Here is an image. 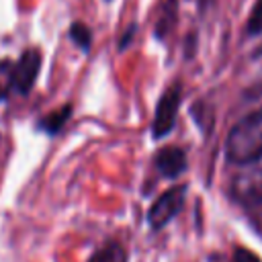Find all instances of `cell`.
I'll use <instances>...</instances> for the list:
<instances>
[{
	"mask_svg": "<svg viewBox=\"0 0 262 262\" xmlns=\"http://www.w3.org/2000/svg\"><path fill=\"white\" fill-rule=\"evenodd\" d=\"M262 154V106L235 123L225 141V156L231 164H244Z\"/></svg>",
	"mask_w": 262,
	"mask_h": 262,
	"instance_id": "cell-1",
	"label": "cell"
},
{
	"mask_svg": "<svg viewBox=\"0 0 262 262\" xmlns=\"http://www.w3.org/2000/svg\"><path fill=\"white\" fill-rule=\"evenodd\" d=\"M239 166L242 170L237 172L231 184L233 196L246 205L262 203V154Z\"/></svg>",
	"mask_w": 262,
	"mask_h": 262,
	"instance_id": "cell-2",
	"label": "cell"
},
{
	"mask_svg": "<svg viewBox=\"0 0 262 262\" xmlns=\"http://www.w3.org/2000/svg\"><path fill=\"white\" fill-rule=\"evenodd\" d=\"M180 98H182L180 84H172L160 96L158 106H156V115H154V123H151V135L156 139H162L172 131V127L176 123V117H178Z\"/></svg>",
	"mask_w": 262,
	"mask_h": 262,
	"instance_id": "cell-3",
	"label": "cell"
},
{
	"mask_svg": "<svg viewBox=\"0 0 262 262\" xmlns=\"http://www.w3.org/2000/svg\"><path fill=\"white\" fill-rule=\"evenodd\" d=\"M184 194H186V186L178 184L168 188L166 192H162L149 207L147 211V223L151 229H160L164 227L170 219H174L178 215V211L184 205Z\"/></svg>",
	"mask_w": 262,
	"mask_h": 262,
	"instance_id": "cell-4",
	"label": "cell"
},
{
	"mask_svg": "<svg viewBox=\"0 0 262 262\" xmlns=\"http://www.w3.org/2000/svg\"><path fill=\"white\" fill-rule=\"evenodd\" d=\"M39 68H41V53L37 49H27L20 55V59L14 63L12 90H16L18 94H29L33 84H35V80H37Z\"/></svg>",
	"mask_w": 262,
	"mask_h": 262,
	"instance_id": "cell-5",
	"label": "cell"
},
{
	"mask_svg": "<svg viewBox=\"0 0 262 262\" xmlns=\"http://www.w3.org/2000/svg\"><path fill=\"white\" fill-rule=\"evenodd\" d=\"M156 168L166 178H176L186 170V154L180 147H164L156 156Z\"/></svg>",
	"mask_w": 262,
	"mask_h": 262,
	"instance_id": "cell-6",
	"label": "cell"
},
{
	"mask_svg": "<svg viewBox=\"0 0 262 262\" xmlns=\"http://www.w3.org/2000/svg\"><path fill=\"white\" fill-rule=\"evenodd\" d=\"M88 262H127V250L119 242H108L96 250Z\"/></svg>",
	"mask_w": 262,
	"mask_h": 262,
	"instance_id": "cell-7",
	"label": "cell"
},
{
	"mask_svg": "<svg viewBox=\"0 0 262 262\" xmlns=\"http://www.w3.org/2000/svg\"><path fill=\"white\" fill-rule=\"evenodd\" d=\"M176 14H178V0H166L162 12H160V18L156 23V35L158 37H164L176 23Z\"/></svg>",
	"mask_w": 262,
	"mask_h": 262,
	"instance_id": "cell-8",
	"label": "cell"
},
{
	"mask_svg": "<svg viewBox=\"0 0 262 262\" xmlns=\"http://www.w3.org/2000/svg\"><path fill=\"white\" fill-rule=\"evenodd\" d=\"M70 106H63V108H59V111H53V113H49L43 121H41V127L47 131V133H57L61 127H63V123L68 121V117H70Z\"/></svg>",
	"mask_w": 262,
	"mask_h": 262,
	"instance_id": "cell-9",
	"label": "cell"
},
{
	"mask_svg": "<svg viewBox=\"0 0 262 262\" xmlns=\"http://www.w3.org/2000/svg\"><path fill=\"white\" fill-rule=\"evenodd\" d=\"M70 37L74 39V43H76L80 49H84V51L90 49L92 33H90V29H88L86 25H82V23H74L72 29H70Z\"/></svg>",
	"mask_w": 262,
	"mask_h": 262,
	"instance_id": "cell-10",
	"label": "cell"
},
{
	"mask_svg": "<svg viewBox=\"0 0 262 262\" xmlns=\"http://www.w3.org/2000/svg\"><path fill=\"white\" fill-rule=\"evenodd\" d=\"M12 70H14L12 61L8 59L0 61V100H4L12 90Z\"/></svg>",
	"mask_w": 262,
	"mask_h": 262,
	"instance_id": "cell-11",
	"label": "cell"
},
{
	"mask_svg": "<svg viewBox=\"0 0 262 262\" xmlns=\"http://www.w3.org/2000/svg\"><path fill=\"white\" fill-rule=\"evenodd\" d=\"M248 33L252 35H260L262 33V0L256 2L250 18H248Z\"/></svg>",
	"mask_w": 262,
	"mask_h": 262,
	"instance_id": "cell-12",
	"label": "cell"
},
{
	"mask_svg": "<svg viewBox=\"0 0 262 262\" xmlns=\"http://www.w3.org/2000/svg\"><path fill=\"white\" fill-rule=\"evenodd\" d=\"M231 262H262L254 252H250L248 248H242L237 246L233 250V256H231Z\"/></svg>",
	"mask_w": 262,
	"mask_h": 262,
	"instance_id": "cell-13",
	"label": "cell"
}]
</instances>
